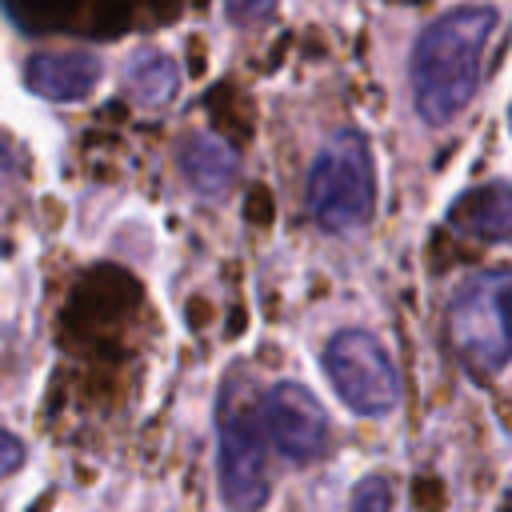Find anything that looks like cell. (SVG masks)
Here are the masks:
<instances>
[{
	"label": "cell",
	"mask_w": 512,
	"mask_h": 512,
	"mask_svg": "<svg viewBox=\"0 0 512 512\" xmlns=\"http://www.w3.org/2000/svg\"><path fill=\"white\" fill-rule=\"evenodd\" d=\"M496 24L500 12L492 4H464L420 32L412 48V100L424 124H452L472 104Z\"/></svg>",
	"instance_id": "cell-1"
},
{
	"label": "cell",
	"mask_w": 512,
	"mask_h": 512,
	"mask_svg": "<svg viewBox=\"0 0 512 512\" xmlns=\"http://www.w3.org/2000/svg\"><path fill=\"white\" fill-rule=\"evenodd\" d=\"M448 340L472 372H500L512 360V268L468 276L448 300Z\"/></svg>",
	"instance_id": "cell-2"
},
{
	"label": "cell",
	"mask_w": 512,
	"mask_h": 512,
	"mask_svg": "<svg viewBox=\"0 0 512 512\" xmlns=\"http://www.w3.org/2000/svg\"><path fill=\"white\" fill-rule=\"evenodd\" d=\"M376 204V172L368 140L352 128L324 140L308 172V212L324 232L364 228Z\"/></svg>",
	"instance_id": "cell-3"
},
{
	"label": "cell",
	"mask_w": 512,
	"mask_h": 512,
	"mask_svg": "<svg viewBox=\"0 0 512 512\" xmlns=\"http://www.w3.org/2000/svg\"><path fill=\"white\" fill-rule=\"evenodd\" d=\"M220 428V492L236 512H256L268 500V456H264V420L240 396V384H228L216 412Z\"/></svg>",
	"instance_id": "cell-4"
},
{
	"label": "cell",
	"mask_w": 512,
	"mask_h": 512,
	"mask_svg": "<svg viewBox=\"0 0 512 512\" xmlns=\"http://www.w3.org/2000/svg\"><path fill=\"white\" fill-rule=\"evenodd\" d=\"M324 372L336 396L360 416H384L400 400V376L392 368V356L372 332L360 328L336 332L324 348Z\"/></svg>",
	"instance_id": "cell-5"
},
{
	"label": "cell",
	"mask_w": 512,
	"mask_h": 512,
	"mask_svg": "<svg viewBox=\"0 0 512 512\" xmlns=\"http://www.w3.org/2000/svg\"><path fill=\"white\" fill-rule=\"evenodd\" d=\"M260 420H264V432L268 440L296 464H308L324 452L328 444V412L320 408V400L296 384V380H284V384H272L264 392V404H260Z\"/></svg>",
	"instance_id": "cell-6"
},
{
	"label": "cell",
	"mask_w": 512,
	"mask_h": 512,
	"mask_svg": "<svg viewBox=\"0 0 512 512\" xmlns=\"http://www.w3.org/2000/svg\"><path fill=\"white\" fill-rule=\"evenodd\" d=\"M448 224L472 240H512V180H488L480 188H468L452 204Z\"/></svg>",
	"instance_id": "cell-7"
},
{
	"label": "cell",
	"mask_w": 512,
	"mask_h": 512,
	"mask_svg": "<svg viewBox=\"0 0 512 512\" xmlns=\"http://www.w3.org/2000/svg\"><path fill=\"white\" fill-rule=\"evenodd\" d=\"M24 80L44 100H84L100 80V60L88 52H40L28 60Z\"/></svg>",
	"instance_id": "cell-8"
},
{
	"label": "cell",
	"mask_w": 512,
	"mask_h": 512,
	"mask_svg": "<svg viewBox=\"0 0 512 512\" xmlns=\"http://www.w3.org/2000/svg\"><path fill=\"white\" fill-rule=\"evenodd\" d=\"M180 172H184V180H188L196 192L216 196V192H224V188L232 184V176H236V156H232V148H228L224 140L196 132V136H188V140L180 144Z\"/></svg>",
	"instance_id": "cell-9"
},
{
	"label": "cell",
	"mask_w": 512,
	"mask_h": 512,
	"mask_svg": "<svg viewBox=\"0 0 512 512\" xmlns=\"http://www.w3.org/2000/svg\"><path fill=\"white\" fill-rule=\"evenodd\" d=\"M128 92L140 100V104H148V108H156V104H168L172 100V92H176V84H180V76H176V64L164 56V52H152V48H144V52H136L132 56V64H128Z\"/></svg>",
	"instance_id": "cell-10"
},
{
	"label": "cell",
	"mask_w": 512,
	"mask_h": 512,
	"mask_svg": "<svg viewBox=\"0 0 512 512\" xmlns=\"http://www.w3.org/2000/svg\"><path fill=\"white\" fill-rule=\"evenodd\" d=\"M392 496H388V480L384 476H364L352 488V508L348 512H388Z\"/></svg>",
	"instance_id": "cell-11"
},
{
	"label": "cell",
	"mask_w": 512,
	"mask_h": 512,
	"mask_svg": "<svg viewBox=\"0 0 512 512\" xmlns=\"http://www.w3.org/2000/svg\"><path fill=\"white\" fill-rule=\"evenodd\" d=\"M232 24H256L276 12V0H220Z\"/></svg>",
	"instance_id": "cell-12"
},
{
	"label": "cell",
	"mask_w": 512,
	"mask_h": 512,
	"mask_svg": "<svg viewBox=\"0 0 512 512\" xmlns=\"http://www.w3.org/2000/svg\"><path fill=\"white\" fill-rule=\"evenodd\" d=\"M20 460H24V448H20V440H16L12 432H4V428H0V476L16 472V468H20Z\"/></svg>",
	"instance_id": "cell-13"
}]
</instances>
